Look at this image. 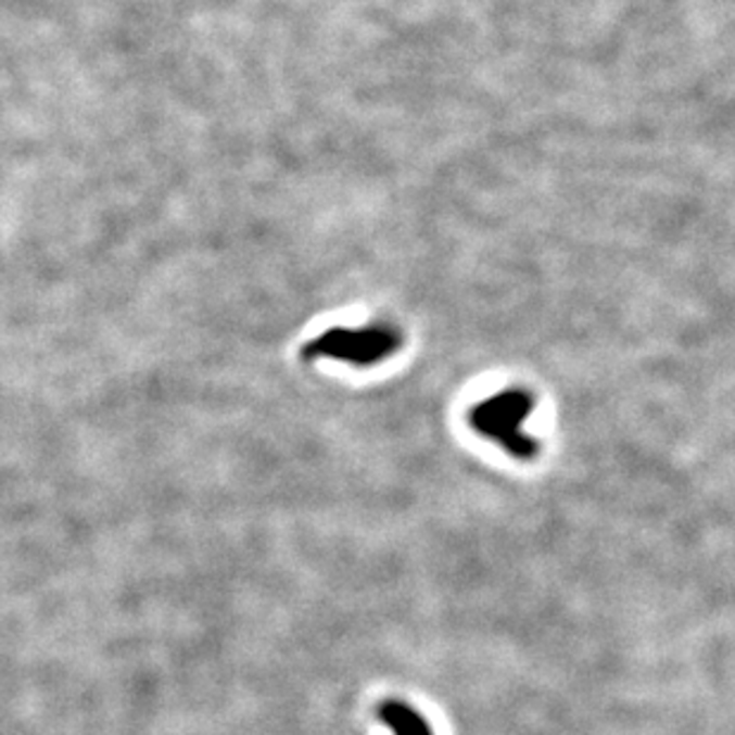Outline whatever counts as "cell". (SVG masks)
Here are the masks:
<instances>
[{
    "label": "cell",
    "mask_w": 735,
    "mask_h": 735,
    "mask_svg": "<svg viewBox=\"0 0 735 735\" xmlns=\"http://www.w3.org/2000/svg\"><path fill=\"white\" fill-rule=\"evenodd\" d=\"M533 409V397L527 391L507 389L485 397L469 413V423L483 439L497 443L517 459L538 455V443L527 433V421Z\"/></svg>",
    "instance_id": "cell-1"
},
{
    "label": "cell",
    "mask_w": 735,
    "mask_h": 735,
    "mask_svg": "<svg viewBox=\"0 0 735 735\" xmlns=\"http://www.w3.org/2000/svg\"><path fill=\"white\" fill-rule=\"evenodd\" d=\"M401 347V335L385 327H365V329H331L317 335L303 355L307 359L331 357L339 363L371 367L383 363Z\"/></svg>",
    "instance_id": "cell-2"
},
{
    "label": "cell",
    "mask_w": 735,
    "mask_h": 735,
    "mask_svg": "<svg viewBox=\"0 0 735 735\" xmlns=\"http://www.w3.org/2000/svg\"><path fill=\"white\" fill-rule=\"evenodd\" d=\"M377 714L381 719V724L393 731V735H433L427 719L403 700H383L377 709Z\"/></svg>",
    "instance_id": "cell-3"
}]
</instances>
